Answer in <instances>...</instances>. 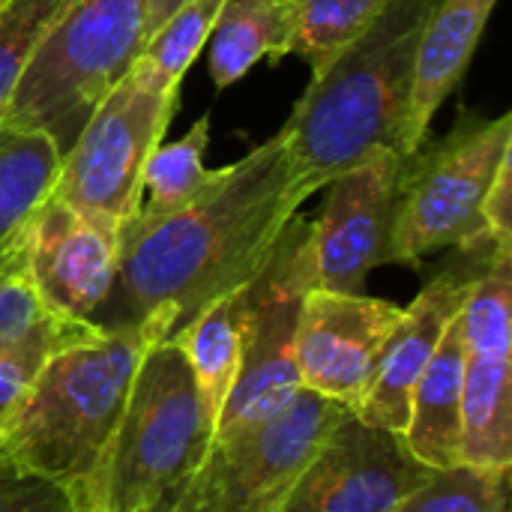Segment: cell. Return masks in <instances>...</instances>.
<instances>
[{
  "label": "cell",
  "mask_w": 512,
  "mask_h": 512,
  "mask_svg": "<svg viewBox=\"0 0 512 512\" xmlns=\"http://www.w3.org/2000/svg\"><path fill=\"white\" fill-rule=\"evenodd\" d=\"M351 408L300 390L270 420L207 447L171 512H273Z\"/></svg>",
  "instance_id": "cell-8"
},
{
  "label": "cell",
  "mask_w": 512,
  "mask_h": 512,
  "mask_svg": "<svg viewBox=\"0 0 512 512\" xmlns=\"http://www.w3.org/2000/svg\"><path fill=\"white\" fill-rule=\"evenodd\" d=\"M399 318L402 309L387 300L312 288L297 324L300 387L354 411Z\"/></svg>",
  "instance_id": "cell-12"
},
{
  "label": "cell",
  "mask_w": 512,
  "mask_h": 512,
  "mask_svg": "<svg viewBox=\"0 0 512 512\" xmlns=\"http://www.w3.org/2000/svg\"><path fill=\"white\" fill-rule=\"evenodd\" d=\"M498 252V249H495ZM495 252H465V264H453L438 273L417 300L402 309L396 330L390 333L375 378L354 408V417L366 426L405 435L411 393L438 351L450 324L462 315V306Z\"/></svg>",
  "instance_id": "cell-14"
},
{
  "label": "cell",
  "mask_w": 512,
  "mask_h": 512,
  "mask_svg": "<svg viewBox=\"0 0 512 512\" xmlns=\"http://www.w3.org/2000/svg\"><path fill=\"white\" fill-rule=\"evenodd\" d=\"M459 324L471 357H512V249H498L489 258Z\"/></svg>",
  "instance_id": "cell-22"
},
{
  "label": "cell",
  "mask_w": 512,
  "mask_h": 512,
  "mask_svg": "<svg viewBox=\"0 0 512 512\" xmlns=\"http://www.w3.org/2000/svg\"><path fill=\"white\" fill-rule=\"evenodd\" d=\"M462 462L489 471L512 465V357H471L462 393Z\"/></svg>",
  "instance_id": "cell-19"
},
{
  "label": "cell",
  "mask_w": 512,
  "mask_h": 512,
  "mask_svg": "<svg viewBox=\"0 0 512 512\" xmlns=\"http://www.w3.org/2000/svg\"><path fill=\"white\" fill-rule=\"evenodd\" d=\"M66 0H0V108Z\"/></svg>",
  "instance_id": "cell-27"
},
{
  "label": "cell",
  "mask_w": 512,
  "mask_h": 512,
  "mask_svg": "<svg viewBox=\"0 0 512 512\" xmlns=\"http://www.w3.org/2000/svg\"><path fill=\"white\" fill-rule=\"evenodd\" d=\"M432 6L435 0H393L312 72L306 93L279 129L303 201L378 150L402 153Z\"/></svg>",
  "instance_id": "cell-2"
},
{
  "label": "cell",
  "mask_w": 512,
  "mask_h": 512,
  "mask_svg": "<svg viewBox=\"0 0 512 512\" xmlns=\"http://www.w3.org/2000/svg\"><path fill=\"white\" fill-rule=\"evenodd\" d=\"M171 342L186 360L192 375L210 441L216 435L225 402L240 375L243 357V288L210 303L189 324H183Z\"/></svg>",
  "instance_id": "cell-17"
},
{
  "label": "cell",
  "mask_w": 512,
  "mask_h": 512,
  "mask_svg": "<svg viewBox=\"0 0 512 512\" xmlns=\"http://www.w3.org/2000/svg\"><path fill=\"white\" fill-rule=\"evenodd\" d=\"M120 231L84 216L57 195H51L24 225V258L42 303L72 321H96L108 306L117 267Z\"/></svg>",
  "instance_id": "cell-13"
},
{
  "label": "cell",
  "mask_w": 512,
  "mask_h": 512,
  "mask_svg": "<svg viewBox=\"0 0 512 512\" xmlns=\"http://www.w3.org/2000/svg\"><path fill=\"white\" fill-rule=\"evenodd\" d=\"M60 147L42 132L0 120V246L24 231L54 195Z\"/></svg>",
  "instance_id": "cell-20"
},
{
  "label": "cell",
  "mask_w": 512,
  "mask_h": 512,
  "mask_svg": "<svg viewBox=\"0 0 512 512\" xmlns=\"http://www.w3.org/2000/svg\"><path fill=\"white\" fill-rule=\"evenodd\" d=\"M177 96L123 75L60 156L54 195L90 219L123 228L144 195V168L174 117Z\"/></svg>",
  "instance_id": "cell-9"
},
{
  "label": "cell",
  "mask_w": 512,
  "mask_h": 512,
  "mask_svg": "<svg viewBox=\"0 0 512 512\" xmlns=\"http://www.w3.org/2000/svg\"><path fill=\"white\" fill-rule=\"evenodd\" d=\"M510 471L453 465L432 471L393 512H507Z\"/></svg>",
  "instance_id": "cell-25"
},
{
  "label": "cell",
  "mask_w": 512,
  "mask_h": 512,
  "mask_svg": "<svg viewBox=\"0 0 512 512\" xmlns=\"http://www.w3.org/2000/svg\"><path fill=\"white\" fill-rule=\"evenodd\" d=\"M159 321L93 327L57 348L33 378L0 438V459L69 495L96 471L126 408L150 345L165 342Z\"/></svg>",
  "instance_id": "cell-3"
},
{
  "label": "cell",
  "mask_w": 512,
  "mask_h": 512,
  "mask_svg": "<svg viewBox=\"0 0 512 512\" xmlns=\"http://www.w3.org/2000/svg\"><path fill=\"white\" fill-rule=\"evenodd\" d=\"M405 156L378 150L330 180L321 219L312 222L315 288L363 294L366 276L393 264L396 195Z\"/></svg>",
  "instance_id": "cell-10"
},
{
  "label": "cell",
  "mask_w": 512,
  "mask_h": 512,
  "mask_svg": "<svg viewBox=\"0 0 512 512\" xmlns=\"http://www.w3.org/2000/svg\"><path fill=\"white\" fill-rule=\"evenodd\" d=\"M294 18L291 54H300L312 72L372 24L393 0H288Z\"/></svg>",
  "instance_id": "cell-24"
},
{
  "label": "cell",
  "mask_w": 512,
  "mask_h": 512,
  "mask_svg": "<svg viewBox=\"0 0 512 512\" xmlns=\"http://www.w3.org/2000/svg\"><path fill=\"white\" fill-rule=\"evenodd\" d=\"M468 348L459 318L444 333L426 372L420 375L405 426V447L432 471L462 462V393H465Z\"/></svg>",
  "instance_id": "cell-16"
},
{
  "label": "cell",
  "mask_w": 512,
  "mask_h": 512,
  "mask_svg": "<svg viewBox=\"0 0 512 512\" xmlns=\"http://www.w3.org/2000/svg\"><path fill=\"white\" fill-rule=\"evenodd\" d=\"M0 512H72L66 489L0 465Z\"/></svg>",
  "instance_id": "cell-29"
},
{
  "label": "cell",
  "mask_w": 512,
  "mask_h": 512,
  "mask_svg": "<svg viewBox=\"0 0 512 512\" xmlns=\"http://www.w3.org/2000/svg\"><path fill=\"white\" fill-rule=\"evenodd\" d=\"M495 6L498 0H435L417 54V78L402 141L405 156L426 144L429 126L465 78Z\"/></svg>",
  "instance_id": "cell-15"
},
{
  "label": "cell",
  "mask_w": 512,
  "mask_h": 512,
  "mask_svg": "<svg viewBox=\"0 0 512 512\" xmlns=\"http://www.w3.org/2000/svg\"><path fill=\"white\" fill-rule=\"evenodd\" d=\"M171 501H174V498H168V501H162V504H156V507H147V510L141 512H171Z\"/></svg>",
  "instance_id": "cell-31"
},
{
  "label": "cell",
  "mask_w": 512,
  "mask_h": 512,
  "mask_svg": "<svg viewBox=\"0 0 512 512\" xmlns=\"http://www.w3.org/2000/svg\"><path fill=\"white\" fill-rule=\"evenodd\" d=\"M207 144H210V120L201 117L198 123H192L186 135H180L171 144H159L153 150L144 168V192L150 195V204L144 210L153 213L177 210L210 186L216 168L204 165Z\"/></svg>",
  "instance_id": "cell-23"
},
{
  "label": "cell",
  "mask_w": 512,
  "mask_h": 512,
  "mask_svg": "<svg viewBox=\"0 0 512 512\" xmlns=\"http://www.w3.org/2000/svg\"><path fill=\"white\" fill-rule=\"evenodd\" d=\"M210 447L204 411L171 339L141 357L126 408L72 512H141L177 495Z\"/></svg>",
  "instance_id": "cell-4"
},
{
  "label": "cell",
  "mask_w": 512,
  "mask_h": 512,
  "mask_svg": "<svg viewBox=\"0 0 512 512\" xmlns=\"http://www.w3.org/2000/svg\"><path fill=\"white\" fill-rule=\"evenodd\" d=\"M93 327H96L93 321H72L63 315H51L39 327L24 333L21 339L0 348V438L9 420L15 417V411L21 408L45 360L66 342L87 336Z\"/></svg>",
  "instance_id": "cell-26"
},
{
  "label": "cell",
  "mask_w": 512,
  "mask_h": 512,
  "mask_svg": "<svg viewBox=\"0 0 512 512\" xmlns=\"http://www.w3.org/2000/svg\"><path fill=\"white\" fill-rule=\"evenodd\" d=\"M54 312L42 303L24 258L21 234L0 246V348L39 327Z\"/></svg>",
  "instance_id": "cell-28"
},
{
  "label": "cell",
  "mask_w": 512,
  "mask_h": 512,
  "mask_svg": "<svg viewBox=\"0 0 512 512\" xmlns=\"http://www.w3.org/2000/svg\"><path fill=\"white\" fill-rule=\"evenodd\" d=\"M225 0H183L144 42L132 75L162 96H177L183 75L207 45Z\"/></svg>",
  "instance_id": "cell-21"
},
{
  "label": "cell",
  "mask_w": 512,
  "mask_h": 512,
  "mask_svg": "<svg viewBox=\"0 0 512 512\" xmlns=\"http://www.w3.org/2000/svg\"><path fill=\"white\" fill-rule=\"evenodd\" d=\"M507 162H512V114L459 120L441 141L405 156L396 195L393 264H420L441 249H512L492 243L483 219L489 192Z\"/></svg>",
  "instance_id": "cell-6"
},
{
  "label": "cell",
  "mask_w": 512,
  "mask_h": 512,
  "mask_svg": "<svg viewBox=\"0 0 512 512\" xmlns=\"http://www.w3.org/2000/svg\"><path fill=\"white\" fill-rule=\"evenodd\" d=\"M147 36V0H66L0 120L42 129L69 150L102 96L129 75Z\"/></svg>",
  "instance_id": "cell-5"
},
{
  "label": "cell",
  "mask_w": 512,
  "mask_h": 512,
  "mask_svg": "<svg viewBox=\"0 0 512 512\" xmlns=\"http://www.w3.org/2000/svg\"><path fill=\"white\" fill-rule=\"evenodd\" d=\"M429 474L402 435L366 426L351 411L273 512H393Z\"/></svg>",
  "instance_id": "cell-11"
},
{
  "label": "cell",
  "mask_w": 512,
  "mask_h": 512,
  "mask_svg": "<svg viewBox=\"0 0 512 512\" xmlns=\"http://www.w3.org/2000/svg\"><path fill=\"white\" fill-rule=\"evenodd\" d=\"M294 18L288 0H225L210 45V78L216 87L237 84L258 60L279 63L291 54Z\"/></svg>",
  "instance_id": "cell-18"
},
{
  "label": "cell",
  "mask_w": 512,
  "mask_h": 512,
  "mask_svg": "<svg viewBox=\"0 0 512 512\" xmlns=\"http://www.w3.org/2000/svg\"><path fill=\"white\" fill-rule=\"evenodd\" d=\"M183 0H147V36L180 6ZM147 36H144V42H147Z\"/></svg>",
  "instance_id": "cell-30"
},
{
  "label": "cell",
  "mask_w": 512,
  "mask_h": 512,
  "mask_svg": "<svg viewBox=\"0 0 512 512\" xmlns=\"http://www.w3.org/2000/svg\"><path fill=\"white\" fill-rule=\"evenodd\" d=\"M300 204L291 156L276 132L243 159L216 168L210 186L189 204L165 213L141 207L120 231L111 294L117 315L99 327L153 318L171 339L264 270Z\"/></svg>",
  "instance_id": "cell-1"
},
{
  "label": "cell",
  "mask_w": 512,
  "mask_h": 512,
  "mask_svg": "<svg viewBox=\"0 0 512 512\" xmlns=\"http://www.w3.org/2000/svg\"><path fill=\"white\" fill-rule=\"evenodd\" d=\"M312 288V222L297 213L282 231L264 270L243 288L240 375L213 441L270 420L303 390L297 372V324L303 297Z\"/></svg>",
  "instance_id": "cell-7"
},
{
  "label": "cell",
  "mask_w": 512,
  "mask_h": 512,
  "mask_svg": "<svg viewBox=\"0 0 512 512\" xmlns=\"http://www.w3.org/2000/svg\"><path fill=\"white\" fill-rule=\"evenodd\" d=\"M0 465H3V459H0Z\"/></svg>",
  "instance_id": "cell-32"
}]
</instances>
